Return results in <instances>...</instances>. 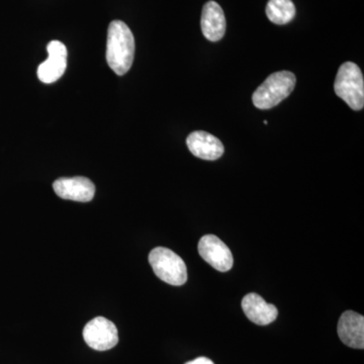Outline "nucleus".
I'll return each instance as SVG.
<instances>
[{
	"mask_svg": "<svg viewBox=\"0 0 364 364\" xmlns=\"http://www.w3.org/2000/svg\"><path fill=\"white\" fill-rule=\"evenodd\" d=\"M149 263L158 279L171 286L179 287L188 280V268L181 256L164 247L153 249Z\"/></svg>",
	"mask_w": 364,
	"mask_h": 364,
	"instance_id": "20e7f679",
	"label": "nucleus"
},
{
	"mask_svg": "<svg viewBox=\"0 0 364 364\" xmlns=\"http://www.w3.org/2000/svg\"><path fill=\"white\" fill-rule=\"evenodd\" d=\"M83 338L90 348L107 351L114 348L119 342L116 325L107 318L97 317L91 320L83 329Z\"/></svg>",
	"mask_w": 364,
	"mask_h": 364,
	"instance_id": "39448f33",
	"label": "nucleus"
},
{
	"mask_svg": "<svg viewBox=\"0 0 364 364\" xmlns=\"http://www.w3.org/2000/svg\"><path fill=\"white\" fill-rule=\"evenodd\" d=\"M267 16L275 25H287L296 16V6L291 0H269Z\"/></svg>",
	"mask_w": 364,
	"mask_h": 364,
	"instance_id": "ddd939ff",
	"label": "nucleus"
},
{
	"mask_svg": "<svg viewBox=\"0 0 364 364\" xmlns=\"http://www.w3.org/2000/svg\"><path fill=\"white\" fill-rule=\"evenodd\" d=\"M334 90L353 111H361L363 109V74L353 62H346L340 66L335 79Z\"/></svg>",
	"mask_w": 364,
	"mask_h": 364,
	"instance_id": "7ed1b4c3",
	"label": "nucleus"
},
{
	"mask_svg": "<svg viewBox=\"0 0 364 364\" xmlns=\"http://www.w3.org/2000/svg\"><path fill=\"white\" fill-rule=\"evenodd\" d=\"M53 188L59 198L74 202H90L95 195V183L83 176L57 179L53 183Z\"/></svg>",
	"mask_w": 364,
	"mask_h": 364,
	"instance_id": "0eeeda50",
	"label": "nucleus"
},
{
	"mask_svg": "<svg viewBox=\"0 0 364 364\" xmlns=\"http://www.w3.org/2000/svg\"><path fill=\"white\" fill-rule=\"evenodd\" d=\"M339 338L351 348H364V318L363 315L352 311L342 314L339 318Z\"/></svg>",
	"mask_w": 364,
	"mask_h": 364,
	"instance_id": "1a4fd4ad",
	"label": "nucleus"
},
{
	"mask_svg": "<svg viewBox=\"0 0 364 364\" xmlns=\"http://www.w3.org/2000/svg\"><path fill=\"white\" fill-rule=\"evenodd\" d=\"M242 309L249 320L254 324L267 326L277 320L279 311L277 306L267 304L257 294H248L242 299Z\"/></svg>",
	"mask_w": 364,
	"mask_h": 364,
	"instance_id": "9d476101",
	"label": "nucleus"
},
{
	"mask_svg": "<svg viewBox=\"0 0 364 364\" xmlns=\"http://www.w3.org/2000/svg\"><path fill=\"white\" fill-rule=\"evenodd\" d=\"M296 75L291 71L275 72L268 76L253 93V104L257 109H269L286 100L296 87Z\"/></svg>",
	"mask_w": 364,
	"mask_h": 364,
	"instance_id": "f03ea898",
	"label": "nucleus"
},
{
	"mask_svg": "<svg viewBox=\"0 0 364 364\" xmlns=\"http://www.w3.org/2000/svg\"><path fill=\"white\" fill-rule=\"evenodd\" d=\"M186 144L191 154L208 161L219 159L225 152L221 141L207 132H193L186 139Z\"/></svg>",
	"mask_w": 364,
	"mask_h": 364,
	"instance_id": "6e6552de",
	"label": "nucleus"
},
{
	"mask_svg": "<svg viewBox=\"0 0 364 364\" xmlns=\"http://www.w3.org/2000/svg\"><path fill=\"white\" fill-rule=\"evenodd\" d=\"M66 68L67 56L49 55L48 59L38 68V77L42 82L49 85L61 78Z\"/></svg>",
	"mask_w": 364,
	"mask_h": 364,
	"instance_id": "f8f14e48",
	"label": "nucleus"
},
{
	"mask_svg": "<svg viewBox=\"0 0 364 364\" xmlns=\"http://www.w3.org/2000/svg\"><path fill=\"white\" fill-rule=\"evenodd\" d=\"M186 364H215L210 359L207 358H196L195 360L188 361Z\"/></svg>",
	"mask_w": 364,
	"mask_h": 364,
	"instance_id": "4468645a",
	"label": "nucleus"
},
{
	"mask_svg": "<svg viewBox=\"0 0 364 364\" xmlns=\"http://www.w3.org/2000/svg\"><path fill=\"white\" fill-rule=\"evenodd\" d=\"M198 253L210 267L221 272L233 267V255L229 247L215 235H205L198 242Z\"/></svg>",
	"mask_w": 364,
	"mask_h": 364,
	"instance_id": "423d86ee",
	"label": "nucleus"
},
{
	"mask_svg": "<svg viewBox=\"0 0 364 364\" xmlns=\"http://www.w3.org/2000/svg\"><path fill=\"white\" fill-rule=\"evenodd\" d=\"M134 56L135 39L130 28L124 21H112L107 31V64L117 75H124L133 65Z\"/></svg>",
	"mask_w": 364,
	"mask_h": 364,
	"instance_id": "f257e3e1",
	"label": "nucleus"
},
{
	"mask_svg": "<svg viewBox=\"0 0 364 364\" xmlns=\"http://www.w3.org/2000/svg\"><path fill=\"white\" fill-rule=\"evenodd\" d=\"M200 26L203 36L210 42H218L226 33V18L222 7L215 1H208L203 9Z\"/></svg>",
	"mask_w": 364,
	"mask_h": 364,
	"instance_id": "9b49d317",
	"label": "nucleus"
}]
</instances>
